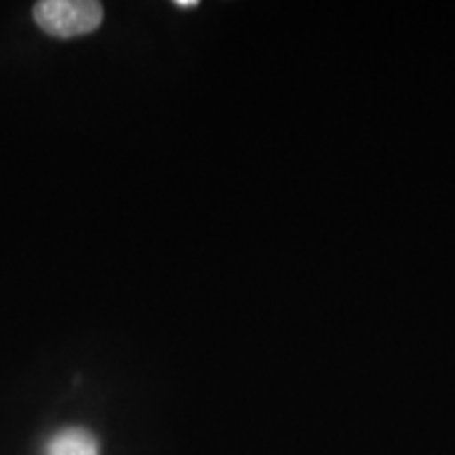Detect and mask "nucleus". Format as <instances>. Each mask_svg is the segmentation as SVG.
<instances>
[{
  "label": "nucleus",
  "mask_w": 455,
  "mask_h": 455,
  "mask_svg": "<svg viewBox=\"0 0 455 455\" xmlns=\"http://www.w3.org/2000/svg\"><path fill=\"white\" fill-rule=\"evenodd\" d=\"M34 20L55 38H76L95 32L104 21V4L95 0H43L34 4Z\"/></svg>",
  "instance_id": "f257e3e1"
},
{
  "label": "nucleus",
  "mask_w": 455,
  "mask_h": 455,
  "mask_svg": "<svg viewBox=\"0 0 455 455\" xmlns=\"http://www.w3.org/2000/svg\"><path fill=\"white\" fill-rule=\"evenodd\" d=\"M47 455H100L95 436L83 428H68L57 432L49 441Z\"/></svg>",
  "instance_id": "f03ea898"
},
{
  "label": "nucleus",
  "mask_w": 455,
  "mask_h": 455,
  "mask_svg": "<svg viewBox=\"0 0 455 455\" xmlns=\"http://www.w3.org/2000/svg\"><path fill=\"white\" fill-rule=\"evenodd\" d=\"M175 7L195 9V7H198V0H178V3H175Z\"/></svg>",
  "instance_id": "7ed1b4c3"
}]
</instances>
